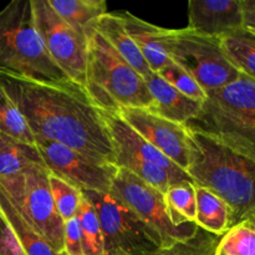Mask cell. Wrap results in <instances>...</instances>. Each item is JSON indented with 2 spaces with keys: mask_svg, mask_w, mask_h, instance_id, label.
<instances>
[{
  "mask_svg": "<svg viewBox=\"0 0 255 255\" xmlns=\"http://www.w3.org/2000/svg\"><path fill=\"white\" fill-rule=\"evenodd\" d=\"M0 86L29 125L35 139L57 142L79 153L115 166L109 132L84 87L52 84L0 71Z\"/></svg>",
  "mask_w": 255,
  "mask_h": 255,
  "instance_id": "obj_1",
  "label": "cell"
},
{
  "mask_svg": "<svg viewBox=\"0 0 255 255\" xmlns=\"http://www.w3.org/2000/svg\"><path fill=\"white\" fill-rule=\"evenodd\" d=\"M191 132L196 149L187 173L196 186L209 189L228 204L232 228L255 212V162Z\"/></svg>",
  "mask_w": 255,
  "mask_h": 255,
  "instance_id": "obj_2",
  "label": "cell"
},
{
  "mask_svg": "<svg viewBox=\"0 0 255 255\" xmlns=\"http://www.w3.org/2000/svg\"><path fill=\"white\" fill-rule=\"evenodd\" d=\"M186 126L255 162V80L241 74L232 84L209 92Z\"/></svg>",
  "mask_w": 255,
  "mask_h": 255,
  "instance_id": "obj_3",
  "label": "cell"
},
{
  "mask_svg": "<svg viewBox=\"0 0 255 255\" xmlns=\"http://www.w3.org/2000/svg\"><path fill=\"white\" fill-rule=\"evenodd\" d=\"M85 91L102 111L117 114L122 109H149L156 104L147 82L134 71L96 29L87 41Z\"/></svg>",
  "mask_w": 255,
  "mask_h": 255,
  "instance_id": "obj_4",
  "label": "cell"
},
{
  "mask_svg": "<svg viewBox=\"0 0 255 255\" xmlns=\"http://www.w3.org/2000/svg\"><path fill=\"white\" fill-rule=\"evenodd\" d=\"M0 71L41 82H72L45 49L32 0H12L0 11Z\"/></svg>",
  "mask_w": 255,
  "mask_h": 255,
  "instance_id": "obj_5",
  "label": "cell"
},
{
  "mask_svg": "<svg viewBox=\"0 0 255 255\" xmlns=\"http://www.w3.org/2000/svg\"><path fill=\"white\" fill-rule=\"evenodd\" d=\"M100 112L114 147L117 168L131 172L162 193L178 182H193L186 171L142 138L119 115L102 110Z\"/></svg>",
  "mask_w": 255,
  "mask_h": 255,
  "instance_id": "obj_6",
  "label": "cell"
},
{
  "mask_svg": "<svg viewBox=\"0 0 255 255\" xmlns=\"http://www.w3.org/2000/svg\"><path fill=\"white\" fill-rule=\"evenodd\" d=\"M171 60L188 72L207 95L236 81L242 72L229 61L218 37L192 30L167 29Z\"/></svg>",
  "mask_w": 255,
  "mask_h": 255,
  "instance_id": "obj_7",
  "label": "cell"
},
{
  "mask_svg": "<svg viewBox=\"0 0 255 255\" xmlns=\"http://www.w3.org/2000/svg\"><path fill=\"white\" fill-rule=\"evenodd\" d=\"M2 189L22 218L49 243L64 253V222L55 208L49 186V169L35 163L15 178L0 181Z\"/></svg>",
  "mask_w": 255,
  "mask_h": 255,
  "instance_id": "obj_8",
  "label": "cell"
},
{
  "mask_svg": "<svg viewBox=\"0 0 255 255\" xmlns=\"http://www.w3.org/2000/svg\"><path fill=\"white\" fill-rule=\"evenodd\" d=\"M82 194L100 219L106 255H152L163 248L159 234L110 193Z\"/></svg>",
  "mask_w": 255,
  "mask_h": 255,
  "instance_id": "obj_9",
  "label": "cell"
},
{
  "mask_svg": "<svg viewBox=\"0 0 255 255\" xmlns=\"http://www.w3.org/2000/svg\"><path fill=\"white\" fill-rule=\"evenodd\" d=\"M128 207L153 231L159 234L163 247L186 241L196 234V223L176 227L167 216L163 193L147 184L126 169L117 168L109 192Z\"/></svg>",
  "mask_w": 255,
  "mask_h": 255,
  "instance_id": "obj_10",
  "label": "cell"
},
{
  "mask_svg": "<svg viewBox=\"0 0 255 255\" xmlns=\"http://www.w3.org/2000/svg\"><path fill=\"white\" fill-rule=\"evenodd\" d=\"M32 10L47 54L70 81L85 89L89 39L66 24L50 6L49 0H32Z\"/></svg>",
  "mask_w": 255,
  "mask_h": 255,
  "instance_id": "obj_11",
  "label": "cell"
},
{
  "mask_svg": "<svg viewBox=\"0 0 255 255\" xmlns=\"http://www.w3.org/2000/svg\"><path fill=\"white\" fill-rule=\"evenodd\" d=\"M36 148L50 173L59 176L81 192L109 193L117 167L95 161L75 149L36 138Z\"/></svg>",
  "mask_w": 255,
  "mask_h": 255,
  "instance_id": "obj_12",
  "label": "cell"
},
{
  "mask_svg": "<svg viewBox=\"0 0 255 255\" xmlns=\"http://www.w3.org/2000/svg\"><path fill=\"white\" fill-rule=\"evenodd\" d=\"M116 115L142 138L187 172L196 146L191 129L186 125L164 119L149 109H122Z\"/></svg>",
  "mask_w": 255,
  "mask_h": 255,
  "instance_id": "obj_13",
  "label": "cell"
},
{
  "mask_svg": "<svg viewBox=\"0 0 255 255\" xmlns=\"http://www.w3.org/2000/svg\"><path fill=\"white\" fill-rule=\"evenodd\" d=\"M244 27L241 0H189L187 29L222 37Z\"/></svg>",
  "mask_w": 255,
  "mask_h": 255,
  "instance_id": "obj_14",
  "label": "cell"
},
{
  "mask_svg": "<svg viewBox=\"0 0 255 255\" xmlns=\"http://www.w3.org/2000/svg\"><path fill=\"white\" fill-rule=\"evenodd\" d=\"M120 16L152 72L161 71L166 65L172 62L166 27L147 22L128 11L120 12Z\"/></svg>",
  "mask_w": 255,
  "mask_h": 255,
  "instance_id": "obj_15",
  "label": "cell"
},
{
  "mask_svg": "<svg viewBox=\"0 0 255 255\" xmlns=\"http://www.w3.org/2000/svg\"><path fill=\"white\" fill-rule=\"evenodd\" d=\"M146 82L156 104L152 111L159 116L177 124L186 125L201 111L203 102L196 101L181 94L156 72H152L146 79Z\"/></svg>",
  "mask_w": 255,
  "mask_h": 255,
  "instance_id": "obj_16",
  "label": "cell"
},
{
  "mask_svg": "<svg viewBox=\"0 0 255 255\" xmlns=\"http://www.w3.org/2000/svg\"><path fill=\"white\" fill-rule=\"evenodd\" d=\"M95 29L111 45L112 49L144 80L152 74V70L144 61L138 47L127 32L120 12H109L102 15Z\"/></svg>",
  "mask_w": 255,
  "mask_h": 255,
  "instance_id": "obj_17",
  "label": "cell"
},
{
  "mask_svg": "<svg viewBox=\"0 0 255 255\" xmlns=\"http://www.w3.org/2000/svg\"><path fill=\"white\" fill-rule=\"evenodd\" d=\"M49 4L66 24L87 39L100 17L107 12L104 0H49Z\"/></svg>",
  "mask_w": 255,
  "mask_h": 255,
  "instance_id": "obj_18",
  "label": "cell"
},
{
  "mask_svg": "<svg viewBox=\"0 0 255 255\" xmlns=\"http://www.w3.org/2000/svg\"><path fill=\"white\" fill-rule=\"evenodd\" d=\"M197 227L216 236H223L231 228V209L228 204L209 189L196 186Z\"/></svg>",
  "mask_w": 255,
  "mask_h": 255,
  "instance_id": "obj_19",
  "label": "cell"
},
{
  "mask_svg": "<svg viewBox=\"0 0 255 255\" xmlns=\"http://www.w3.org/2000/svg\"><path fill=\"white\" fill-rule=\"evenodd\" d=\"M35 163L44 164L36 146L22 143L0 132V181L15 178Z\"/></svg>",
  "mask_w": 255,
  "mask_h": 255,
  "instance_id": "obj_20",
  "label": "cell"
},
{
  "mask_svg": "<svg viewBox=\"0 0 255 255\" xmlns=\"http://www.w3.org/2000/svg\"><path fill=\"white\" fill-rule=\"evenodd\" d=\"M0 209L9 222L25 255H65L55 252L46 241L25 221L0 188Z\"/></svg>",
  "mask_w": 255,
  "mask_h": 255,
  "instance_id": "obj_21",
  "label": "cell"
},
{
  "mask_svg": "<svg viewBox=\"0 0 255 255\" xmlns=\"http://www.w3.org/2000/svg\"><path fill=\"white\" fill-rule=\"evenodd\" d=\"M219 40L229 61L239 72L255 80V32L242 27Z\"/></svg>",
  "mask_w": 255,
  "mask_h": 255,
  "instance_id": "obj_22",
  "label": "cell"
},
{
  "mask_svg": "<svg viewBox=\"0 0 255 255\" xmlns=\"http://www.w3.org/2000/svg\"><path fill=\"white\" fill-rule=\"evenodd\" d=\"M163 201L167 216L176 227L196 222L197 199L193 182L187 181L169 186L163 193Z\"/></svg>",
  "mask_w": 255,
  "mask_h": 255,
  "instance_id": "obj_23",
  "label": "cell"
},
{
  "mask_svg": "<svg viewBox=\"0 0 255 255\" xmlns=\"http://www.w3.org/2000/svg\"><path fill=\"white\" fill-rule=\"evenodd\" d=\"M77 218L80 223L84 255H106L101 224L94 206L82 194Z\"/></svg>",
  "mask_w": 255,
  "mask_h": 255,
  "instance_id": "obj_24",
  "label": "cell"
},
{
  "mask_svg": "<svg viewBox=\"0 0 255 255\" xmlns=\"http://www.w3.org/2000/svg\"><path fill=\"white\" fill-rule=\"evenodd\" d=\"M0 132L22 143L36 146V139L24 116L0 86Z\"/></svg>",
  "mask_w": 255,
  "mask_h": 255,
  "instance_id": "obj_25",
  "label": "cell"
},
{
  "mask_svg": "<svg viewBox=\"0 0 255 255\" xmlns=\"http://www.w3.org/2000/svg\"><path fill=\"white\" fill-rule=\"evenodd\" d=\"M49 186L55 208L61 221L67 222L75 218L79 212L82 192L65 179L49 172Z\"/></svg>",
  "mask_w": 255,
  "mask_h": 255,
  "instance_id": "obj_26",
  "label": "cell"
},
{
  "mask_svg": "<svg viewBox=\"0 0 255 255\" xmlns=\"http://www.w3.org/2000/svg\"><path fill=\"white\" fill-rule=\"evenodd\" d=\"M214 255H255V229L244 222L232 227L221 237Z\"/></svg>",
  "mask_w": 255,
  "mask_h": 255,
  "instance_id": "obj_27",
  "label": "cell"
},
{
  "mask_svg": "<svg viewBox=\"0 0 255 255\" xmlns=\"http://www.w3.org/2000/svg\"><path fill=\"white\" fill-rule=\"evenodd\" d=\"M221 237L198 228L189 239L163 247L152 255H214Z\"/></svg>",
  "mask_w": 255,
  "mask_h": 255,
  "instance_id": "obj_28",
  "label": "cell"
},
{
  "mask_svg": "<svg viewBox=\"0 0 255 255\" xmlns=\"http://www.w3.org/2000/svg\"><path fill=\"white\" fill-rule=\"evenodd\" d=\"M156 74H158L164 81L168 82L172 87L178 90L181 94L186 95L189 99L201 102H203L207 99V94L199 86L198 82L188 72L184 71L181 66L174 64L173 61L169 62L161 71L156 72Z\"/></svg>",
  "mask_w": 255,
  "mask_h": 255,
  "instance_id": "obj_29",
  "label": "cell"
},
{
  "mask_svg": "<svg viewBox=\"0 0 255 255\" xmlns=\"http://www.w3.org/2000/svg\"><path fill=\"white\" fill-rule=\"evenodd\" d=\"M64 253L65 255H84L77 216L64 223Z\"/></svg>",
  "mask_w": 255,
  "mask_h": 255,
  "instance_id": "obj_30",
  "label": "cell"
},
{
  "mask_svg": "<svg viewBox=\"0 0 255 255\" xmlns=\"http://www.w3.org/2000/svg\"><path fill=\"white\" fill-rule=\"evenodd\" d=\"M0 255H25L1 209H0Z\"/></svg>",
  "mask_w": 255,
  "mask_h": 255,
  "instance_id": "obj_31",
  "label": "cell"
},
{
  "mask_svg": "<svg viewBox=\"0 0 255 255\" xmlns=\"http://www.w3.org/2000/svg\"><path fill=\"white\" fill-rule=\"evenodd\" d=\"M244 26L255 22V0H241Z\"/></svg>",
  "mask_w": 255,
  "mask_h": 255,
  "instance_id": "obj_32",
  "label": "cell"
},
{
  "mask_svg": "<svg viewBox=\"0 0 255 255\" xmlns=\"http://www.w3.org/2000/svg\"><path fill=\"white\" fill-rule=\"evenodd\" d=\"M244 223L249 224V226H251L252 228L255 229V212H254L253 214H251V216H249L248 218L246 219V221H244Z\"/></svg>",
  "mask_w": 255,
  "mask_h": 255,
  "instance_id": "obj_33",
  "label": "cell"
},
{
  "mask_svg": "<svg viewBox=\"0 0 255 255\" xmlns=\"http://www.w3.org/2000/svg\"><path fill=\"white\" fill-rule=\"evenodd\" d=\"M246 29H248V30H251V31H253V32H255V22H253V24H249V25H246Z\"/></svg>",
  "mask_w": 255,
  "mask_h": 255,
  "instance_id": "obj_34",
  "label": "cell"
}]
</instances>
